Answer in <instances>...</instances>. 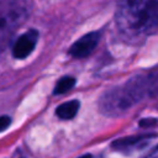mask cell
<instances>
[{"mask_svg": "<svg viewBox=\"0 0 158 158\" xmlns=\"http://www.w3.org/2000/svg\"><path fill=\"white\" fill-rule=\"evenodd\" d=\"M75 84H77V79H75L74 77L65 75V77L60 78V79L57 81V84H56V86H54V89H53V94H56V95L65 94V93H68L70 89H73Z\"/></svg>", "mask_w": 158, "mask_h": 158, "instance_id": "8", "label": "cell"}, {"mask_svg": "<svg viewBox=\"0 0 158 158\" xmlns=\"http://www.w3.org/2000/svg\"><path fill=\"white\" fill-rule=\"evenodd\" d=\"M79 106H80V102H79V100H77V99L65 101V102L60 104L59 106H57V109H56V115H57L60 120H72V118L78 114Z\"/></svg>", "mask_w": 158, "mask_h": 158, "instance_id": "7", "label": "cell"}, {"mask_svg": "<svg viewBox=\"0 0 158 158\" xmlns=\"http://www.w3.org/2000/svg\"><path fill=\"white\" fill-rule=\"evenodd\" d=\"M158 125V118L156 117H144L139 121V126L142 128H149V127H154Z\"/></svg>", "mask_w": 158, "mask_h": 158, "instance_id": "10", "label": "cell"}, {"mask_svg": "<svg viewBox=\"0 0 158 158\" xmlns=\"http://www.w3.org/2000/svg\"><path fill=\"white\" fill-rule=\"evenodd\" d=\"M157 137H158V135L156 132L122 137V138L114 141L111 143V148L114 151L123 153V154H132L135 152H138V151L147 148Z\"/></svg>", "mask_w": 158, "mask_h": 158, "instance_id": "4", "label": "cell"}, {"mask_svg": "<svg viewBox=\"0 0 158 158\" xmlns=\"http://www.w3.org/2000/svg\"><path fill=\"white\" fill-rule=\"evenodd\" d=\"M100 37H101V35H100L99 31H93V32L85 33L84 36H81L80 38H78L69 47L68 53L73 58H78V59L86 58L88 56H90L94 52V49L99 44Z\"/></svg>", "mask_w": 158, "mask_h": 158, "instance_id": "5", "label": "cell"}, {"mask_svg": "<svg viewBox=\"0 0 158 158\" xmlns=\"http://www.w3.org/2000/svg\"><path fill=\"white\" fill-rule=\"evenodd\" d=\"M147 78L152 89V94L153 96H156L158 94V65L151 69L149 72H147Z\"/></svg>", "mask_w": 158, "mask_h": 158, "instance_id": "9", "label": "cell"}, {"mask_svg": "<svg viewBox=\"0 0 158 158\" xmlns=\"http://www.w3.org/2000/svg\"><path fill=\"white\" fill-rule=\"evenodd\" d=\"M78 158H91V154H84V156H80Z\"/></svg>", "mask_w": 158, "mask_h": 158, "instance_id": "13", "label": "cell"}, {"mask_svg": "<svg viewBox=\"0 0 158 158\" xmlns=\"http://www.w3.org/2000/svg\"><path fill=\"white\" fill-rule=\"evenodd\" d=\"M22 158H25V157H22Z\"/></svg>", "mask_w": 158, "mask_h": 158, "instance_id": "14", "label": "cell"}, {"mask_svg": "<svg viewBox=\"0 0 158 158\" xmlns=\"http://www.w3.org/2000/svg\"><path fill=\"white\" fill-rule=\"evenodd\" d=\"M37 41H38V31L37 30L32 28V30L26 31L23 35H21L16 40V42L12 47V56L16 59H23V58L28 57L33 52V49L37 44Z\"/></svg>", "mask_w": 158, "mask_h": 158, "instance_id": "6", "label": "cell"}, {"mask_svg": "<svg viewBox=\"0 0 158 158\" xmlns=\"http://www.w3.org/2000/svg\"><path fill=\"white\" fill-rule=\"evenodd\" d=\"M11 125V117L10 116H0V132L5 131Z\"/></svg>", "mask_w": 158, "mask_h": 158, "instance_id": "11", "label": "cell"}, {"mask_svg": "<svg viewBox=\"0 0 158 158\" xmlns=\"http://www.w3.org/2000/svg\"><path fill=\"white\" fill-rule=\"evenodd\" d=\"M115 21L128 40L151 36L158 30V0H120Z\"/></svg>", "mask_w": 158, "mask_h": 158, "instance_id": "1", "label": "cell"}, {"mask_svg": "<svg viewBox=\"0 0 158 158\" xmlns=\"http://www.w3.org/2000/svg\"><path fill=\"white\" fill-rule=\"evenodd\" d=\"M138 104L126 83L106 89L99 96V111L107 117H118Z\"/></svg>", "mask_w": 158, "mask_h": 158, "instance_id": "3", "label": "cell"}, {"mask_svg": "<svg viewBox=\"0 0 158 158\" xmlns=\"http://www.w3.org/2000/svg\"><path fill=\"white\" fill-rule=\"evenodd\" d=\"M143 158H158V144H157L147 156H144Z\"/></svg>", "mask_w": 158, "mask_h": 158, "instance_id": "12", "label": "cell"}, {"mask_svg": "<svg viewBox=\"0 0 158 158\" xmlns=\"http://www.w3.org/2000/svg\"><path fill=\"white\" fill-rule=\"evenodd\" d=\"M28 0H0V51L30 15Z\"/></svg>", "mask_w": 158, "mask_h": 158, "instance_id": "2", "label": "cell"}]
</instances>
